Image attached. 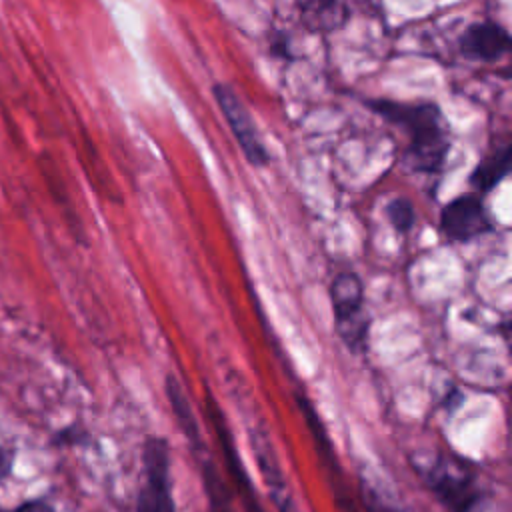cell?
Instances as JSON below:
<instances>
[{
    "label": "cell",
    "instance_id": "1",
    "mask_svg": "<svg viewBox=\"0 0 512 512\" xmlns=\"http://www.w3.org/2000/svg\"><path fill=\"white\" fill-rule=\"evenodd\" d=\"M376 116L402 130L406 146L402 162L422 174H438L450 152V126L434 102H396L370 98L364 102Z\"/></svg>",
    "mask_w": 512,
    "mask_h": 512
},
{
    "label": "cell",
    "instance_id": "2",
    "mask_svg": "<svg viewBox=\"0 0 512 512\" xmlns=\"http://www.w3.org/2000/svg\"><path fill=\"white\" fill-rule=\"evenodd\" d=\"M330 304L340 340L352 352H366L370 318L364 310V284L356 272H340L330 284Z\"/></svg>",
    "mask_w": 512,
    "mask_h": 512
},
{
    "label": "cell",
    "instance_id": "3",
    "mask_svg": "<svg viewBox=\"0 0 512 512\" xmlns=\"http://www.w3.org/2000/svg\"><path fill=\"white\" fill-rule=\"evenodd\" d=\"M136 512H176L170 476V446L162 436H148L144 442Z\"/></svg>",
    "mask_w": 512,
    "mask_h": 512
},
{
    "label": "cell",
    "instance_id": "4",
    "mask_svg": "<svg viewBox=\"0 0 512 512\" xmlns=\"http://www.w3.org/2000/svg\"><path fill=\"white\" fill-rule=\"evenodd\" d=\"M300 22L312 34H332L358 16L382 14V0H296Z\"/></svg>",
    "mask_w": 512,
    "mask_h": 512
},
{
    "label": "cell",
    "instance_id": "5",
    "mask_svg": "<svg viewBox=\"0 0 512 512\" xmlns=\"http://www.w3.org/2000/svg\"><path fill=\"white\" fill-rule=\"evenodd\" d=\"M212 94L230 126L240 150L244 152L246 160L256 168L268 166L270 154L258 134V128H256L248 108L244 106L240 96L234 92V88L224 82H218L212 86Z\"/></svg>",
    "mask_w": 512,
    "mask_h": 512
},
{
    "label": "cell",
    "instance_id": "6",
    "mask_svg": "<svg viewBox=\"0 0 512 512\" xmlns=\"http://www.w3.org/2000/svg\"><path fill=\"white\" fill-rule=\"evenodd\" d=\"M424 478L430 490L444 502V506L452 508V512H468L478 500V492L474 490V474L466 470L464 462L446 458L444 454L436 456V460L424 468Z\"/></svg>",
    "mask_w": 512,
    "mask_h": 512
},
{
    "label": "cell",
    "instance_id": "7",
    "mask_svg": "<svg viewBox=\"0 0 512 512\" xmlns=\"http://www.w3.org/2000/svg\"><path fill=\"white\" fill-rule=\"evenodd\" d=\"M440 230L450 242H470L490 234L494 222L478 194H462L444 204L440 212Z\"/></svg>",
    "mask_w": 512,
    "mask_h": 512
},
{
    "label": "cell",
    "instance_id": "8",
    "mask_svg": "<svg viewBox=\"0 0 512 512\" xmlns=\"http://www.w3.org/2000/svg\"><path fill=\"white\" fill-rule=\"evenodd\" d=\"M206 414H208V420L212 424V430L218 438V444L222 448V456H224V462H226V468H228V474L230 478L236 482V486L240 488L242 492V500H244V506L248 512H266L262 508V504L258 502V496H256V490H254V484L250 480V476L246 474V468L238 456V450H236V444H234V438L226 426V418L216 402V398L212 396L210 390H206Z\"/></svg>",
    "mask_w": 512,
    "mask_h": 512
},
{
    "label": "cell",
    "instance_id": "9",
    "mask_svg": "<svg viewBox=\"0 0 512 512\" xmlns=\"http://www.w3.org/2000/svg\"><path fill=\"white\" fill-rule=\"evenodd\" d=\"M298 404H300V410H302V416L310 428V434L314 438V444H316V450H318V456L326 468V474L330 478V486H332V492H334V500H336V506L340 512H360L358 506L354 504V498H352V492L350 488L346 486V480L342 476V470H340V464H338V458H336V452H334V446L330 442V436L326 434V428L322 426V420L320 416L316 414L314 406L310 404V400L304 396H298Z\"/></svg>",
    "mask_w": 512,
    "mask_h": 512
},
{
    "label": "cell",
    "instance_id": "10",
    "mask_svg": "<svg viewBox=\"0 0 512 512\" xmlns=\"http://www.w3.org/2000/svg\"><path fill=\"white\" fill-rule=\"evenodd\" d=\"M512 48L510 34L504 26L492 20L470 24L458 38V50L466 60L492 64L508 56Z\"/></svg>",
    "mask_w": 512,
    "mask_h": 512
},
{
    "label": "cell",
    "instance_id": "11",
    "mask_svg": "<svg viewBox=\"0 0 512 512\" xmlns=\"http://www.w3.org/2000/svg\"><path fill=\"white\" fill-rule=\"evenodd\" d=\"M252 448L256 452L260 472L270 488V494H272V500H274L278 512H298L294 506V500L290 496V490L286 488V478L282 474V468L276 460V454H274L268 438L260 432L252 434Z\"/></svg>",
    "mask_w": 512,
    "mask_h": 512
},
{
    "label": "cell",
    "instance_id": "12",
    "mask_svg": "<svg viewBox=\"0 0 512 512\" xmlns=\"http://www.w3.org/2000/svg\"><path fill=\"white\" fill-rule=\"evenodd\" d=\"M166 396L172 408V414L176 418V424L180 428V432L186 436L188 444L192 446V452L196 456L204 454V442H202V434H200V426L198 420L190 408V400L186 396L184 386L180 384V380L174 374L166 376Z\"/></svg>",
    "mask_w": 512,
    "mask_h": 512
},
{
    "label": "cell",
    "instance_id": "13",
    "mask_svg": "<svg viewBox=\"0 0 512 512\" xmlns=\"http://www.w3.org/2000/svg\"><path fill=\"white\" fill-rule=\"evenodd\" d=\"M510 160H512V148L510 144H502L500 148L492 150L482 162L476 164V168L470 174V186L486 194L492 188H496L510 172Z\"/></svg>",
    "mask_w": 512,
    "mask_h": 512
},
{
    "label": "cell",
    "instance_id": "14",
    "mask_svg": "<svg viewBox=\"0 0 512 512\" xmlns=\"http://www.w3.org/2000/svg\"><path fill=\"white\" fill-rule=\"evenodd\" d=\"M386 216H388V222L392 224V228L400 234L410 232L414 222H416V212H414V206L408 198L390 200L386 204Z\"/></svg>",
    "mask_w": 512,
    "mask_h": 512
},
{
    "label": "cell",
    "instance_id": "15",
    "mask_svg": "<svg viewBox=\"0 0 512 512\" xmlns=\"http://www.w3.org/2000/svg\"><path fill=\"white\" fill-rule=\"evenodd\" d=\"M362 498H364V504H366L368 512H402L400 508L390 506L386 500H382L380 494L372 492L370 488H362Z\"/></svg>",
    "mask_w": 512,
    "mask_h": 512
},
{
    "label": "cell",
    "instance_id": "16",
    "mask_svg": "<svg viewBox=\"0 0 512 512\" xmlns=\"http://www.w3.org/2000/svg\"><path fill=\"white\" fill-rule=\"evenodd\" d=\"M0 512H56V510L44 500H28L18 504L16 508H0Z\"/></svg>",
    "mask_w": 512,
    "mask_h": 512
},
{
    "label": "cell",
    "instance_id": "17",
    "mask_svg": "<svg viewBox=\"0 0 512 512\" xmlns=\"http://www.w3.org/2000/svg\"><path fill=\"white\" fill-rule=\"evenodd\" d=\"M10 474V454L0 444V480H4Z\"/></svg>",
    "mask_w": 512,
    "mask_h": 512
}]
</instances>
